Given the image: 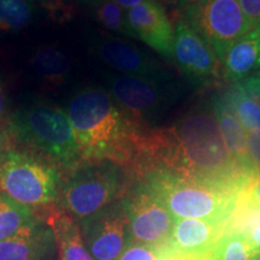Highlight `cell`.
<instances>
[{"label": "cell", "mask_w": 260, "mask_h": 260, "mask_svg": "<svg viewBox=\"0 0 260 260\" xmlns=\"http://www.w3.org/2000/svg\"><path fill=\"white\" fill-rule=\"evenodd\" d=\"M134 168L144 174L162 169L237 195L254 178L228 151L211 104L167 128L145 129Z\"/></svg>", "instance_id": "cell-1"}, {"label": "cell", "mask_w": 260, "mask_h": 260, "mask_svg": "<svg viewBox=\"0 0 260 260\" xmlns=\"http://www.w3.org/2000/svg\"><path fill=\"white\" fill-rule=\"evenodd\" d=\"M68 117L82 161H111L134 167L145 124L133 118L111 94L86 88L68 107Z\"/></svg>", "instance_id": "cell-2"}, {"label": "cell", "mask_w": 260, "mask_h": 260, "mask_svg": "<svg viewBox=\"0 0 260 260\" xmlns=\"http://www.w3.org/2000/svg\"><path fill=\"white\" fill-rule=\"evenodd\" d=\"M144 186L164 205L175 220L204 219L226 225L235 209L237 194L154 169L145 174Z\"/></svg>", "instance_id": "cell-3"}, {"label": "cell", "mask_w": 260, "mask_h": 260, "mask_svg": "<svg viewBox=\"0 0 260 260\" xmlns=\"http://www.w3.org/2000/svg\"><path fill=\"white\" fill-rule=\"evenodd\" d=\"M15 141L23 142L67 169L79 167L82 159L69 117L60 107L37 104L19 110L9 122Z\"/></svg>", "instance_id": "cell-4"}, {"label": "cell", "mask_w": 260, "mask_h": 260, "mask_svg": "<svg viewBox=\"0 0 260 260\" xmlns=\"http://www.w3.org/2000/svg\"><path fill=\"white\" fill-rule=\"evenodd\" d=\"M124 182L111 161L79 165L61 189V204L75 218L86 219L110 206L123 193Z\"/></svg>", "instance_id": "cell-5"}, {"label": "cell", "mask_w": 260, "mask_h": 260, "mask_svg": "<svg viewBox=\"0 0 260 260\" xmlns=\"http://www.w3.org/2000/svg\"><path fill=\"white\" fill-rule=\"evenodd\" d=\"M59 175L52 165L31 154L11 151L0 164V191L25 206L57 199Z\"/></svg>", "instance_id": "cell-6"}, {"label": "cell", "mask_w": 260, "mask_h": 260, "mask_svg": "<svg viewBox=\"0 0 260 260\" xmlns=\"http://www.w3.org/2000/svg\"><path fill=\"white\" fill-rule=\"evenodd\" d=\"M182 19L212 47L219 61L251 30L239 0H194L182 9Z\"/></svg>", "instance_id": "cell-7"}, {"label": "cell", "mask_w": 260, "mask_h": 260, "mask_svg": "<svg viewBox=\"0 0 260 260\" xmlns=\"http://www.w3.org/2000/svg\"><path fill=\"white\" fill-rule=\"evenodd\" d=\"M110 88L113 100L142 124L162 115L180 94L172 77L115 76L110 80Z\"/></svg>", "instance_id": "cell-8"}, {"label": "cell", "mask_w": 260, "mask_h": 260, "mask_svg": "<svg viewBox=\"0 0 260 260\" xmlns=\"http://www.w3.org/2000/svg\"><path fill=\"white\" fill-rule=\"evenodd\" d=\"M172 59L189 82L199 88H212L222 82V64L212 47L182 18L175 25Z\"/></svg>", "instance_id": "cell-9"}, {"label": "cell", "mask_w": 260, "mask_h": 260, "mask_svg": "<svg viewBox=\"0 0 260 260\" xmlns=\"http://www.w3.org/2000/svg\"><path fill=\"white\" fill-rule=\"evenodd\" d=\"M82 239L87 251L95 260H118L130 237L125 201L110 205L83 219Z\"/></svg>", "instance_id": "cell-10"}, {"label": "cell", "mask_w": 260, "mask_h": 260, "mask_svg": "<svg viewBox=\"0 0 260 260\" xmlns=\"http://www.w3.org/2000/svg\"><path fill=\"white\" fill-rule=\"evenodd\" d=\"M133 241L146 245H162L171 235L175 218L145 186L139 187L125 200Z\"/></svg>", "instance_id": "cell-11"}, {"label": "cell", "mask_w": 260, "mask_h": 260, "mask_svg": "<svg viewBox=\"0 0 260 260\" xmlns=\"http://www.w3.org/2000/svg\"><path fill=\"white\" fill-rule=\"evenodd\" d=\"M130 37L136 38L159 54L172 58L175 27L158 0H149L126 10Z\"/></svg>", "instance_id": "cell-12"}, {"label": "cell", "mask_w": 260, "mask_h": 260, "mask_svg": "<svg viewBox=\"0 0 260 260\" xmlns=\"http://www.w3.org/2000/svg\"><path fill=\"white\" fill-rule=\"evenodd\" d=\"M225 225L204 219L175 220L168 245L183 259L194 260L210 252L224 235Z\"/></svg>", "instance_id": "cell-13"}, {"label": "cell", "mask_w": 260, "mask_h": 260, "mask_svg": "<svg viewBox=\"0 0 260 260\" xmlns=\"http://www.w3.org/2000/svg\"><path fill=\"white\" fill-rule=\"evenodd\" d=\"M99 57L109 67L129 76L169 79L171 75L148 54L122 40H103L98 46Z\"/></svg>", "instance_id": "cell-14"}, {"label": "cell", "mask_w": 260, "mask_h": 260, "mask_svg": "<svg viewBox=\"0 0 260 260\" xmlns=\"http://www.w3.org/2000/svg\"><path fill=\"white\" fill-rule=\"evenodd\" d=\"M223 77L232 84L260 70V25L249 30L228 50L220 61Z\"/></svg>", "instance_id": "cell-15"}, {"label": "cell", "mask_w": 260, "mask_h": 260, "mask_svg": "<svg viewBox=\"0 0 260 260\" xmlns=\"http://www.w3.org/2000/svg\"><path fill=\"white\" fill-rule=\"evenodd\" d=\"M211 107L216 116L217 123H218L229 153L233 155L237 164L243 169L247 175L255 177L256 175L247 154V130L245 126L219 94H214L212 96Z\"/></svg>", "instance_id": "cell-16"}, {"label": "cell", "mask_w": 260, "mask_h": 260, "mask_svg": "<svg viewBox=\"0 0 260 260\" xmlns=\"http://www.w3.org/2000/svg\"><path fill=\"white\" fill-rule=\"evenodd\" d=\"M50 232L32 224L11 237L0 240V260H39L45 254Z\"/></svg>", "instance_id": "cell-17"}, {"label": "cell", "mask_w": 260, "mask_h": 260, "mask_svg": "<svg viewBox=\"0 0 260 260\" xmlns=\"http://www.w3.org/2000/svg\"><path fill=\"white\" fill-rule=\"evenodd\" d=\"M47 223L56 237L61 260H94L73 218L61 212H52L47 217Z\"/></svg>", "instance_id": "cell-18"}, {"label": "cell", "mask_w": 260, "mask_h": 260, "mask_svg": "<svg viewBox=\"0 0 260 260\" xmlns=\"http://www.w3.org/2000/svg\"><path fill=\"white\" fill-rule=\"evenodd\" d=\"M260 228V205L247 195L245 189L237 195L235 209L228 219L224 234H242L248 237Z\"/></svg>", "instance_id": "cell-19"}, {"label": "cell", "mask_w": 260, "mask_h": 260, "mask_svg": "<svg viewBox=\"0 0 260 260\" xmlns=\"http://www.w3.org/2000/svg\"><path fill=\"white\" fill-rule=\"evenodd\" d=\"M37 223L31 210L0 193V240L8 239Z\"/></svg>", "instance_id": "cell-20"}, {"label": "cell", "mask_w": 260, "mask_h": 260, "mask_svg": "<svg viewBox=\"0 0 260 260\" xmlns=\"http://www.w3.org/2000/svg\"><path fill=\"white\" fill-rule=\"evenodd\" d=\"M247 132L260 129V111L253 98L240 83H234L222 94Z\"/></svg>", "instance_id": "cell-21"}, {"label": "cell", "mask_w": 260, "mask_h": 260, "mask_svg": "<svg viewBox=\"0 0 260 260\" xmlns=\"http://www.w3.org/2000/svg\"><path fill=\"white\" fill-rule=\"evenodd\" d=\"M31 65L39 76L44 77L48 83L59 84L65 80L69 61L60 51L53 47L39 50L31 59Z\"/></svg>", "instance_id": "cell-22"}, {"label": "cell", "mask_w": 260, "mask_h": 260, "mask_svg": "<svg viewBox=\"0 0 260 260\" xmlns=\"http://www.w3.org/2000/svg\"><path fill=\"white\" fill-rule=\"evenodd\" d=\"M218 260H254L260 249L242 234H224L216 246Z\"/></svg>", "instance_id": "cell-23"}, {"label": "cell", "mask_w": 260, "mask_h": 260, "mask_svg": "<svg viewBox=\"0 0 260 260\" xmlns=\"http://www.w3.org/2000/svg\"><path fill=\"white\" fill-rule=\"evenodd\" d=\"M32 6L29 0H0V30H21L31 22Z\"/></svg>", "instance_id": "cell-24"}, {"label": "cell", "mask_w": 260, "mask_h": 260, "mask_svg": "<svg viewBox=\"0 0 260 260\" xmlns=\"http://www.w3.org/2000/svg\"><path fill=\"white\" fill-rule=\"evenodd\" d=\"M94 5L96 19L106 30L130 37L125 9L111 0H94Z\"/></svg>", "instance_id": "cell-25"}, {"label": "cell", "mask_w": 260, "mask_h": 260, "mask_svg": "<svg viewBox=\"0 0 260 260\" xmlns=\"http://www.w3.org/2000/svg\"><path fill=\"white\" fill-rule=\"evenodd\" d=\"M118 260H159L158 247L146 243L130 245Z\"/></svg>", "instance_id": "cell-26"}, {"label": "cell", "mask_w": 260, "mask_h": 260, "mask_svg": "<svg viewBox=\"0 0 260 260\" xmlns=\"http://www.w3.org/2000/svg\"><path fill=\"white\" fill-rule=\"evenodd\" d=\"M247 154L256 176L260 175V129L247 133Z\"/></svg>", "instance_id": "cell-27"}, {"label": "cell", "mask_w": 260, "mask_h": 260, "mask_svg": "<svg viewBox=\"0 0 260 260\" xmlns=\"http://www.w3.org/2000/svg\"><path fill=\"white\" fill-rule=\"evenodd\" d=\"M251 29L260 25V0H239Z\"/></svg>", "instance_id": "cell-28"}, {"label": "cell", "mask_w": 260, "mask_h": 260, "mask_svg": "<svg viewBox=\"0 0 260 260\" xmlns=\"http://www.w3.org/2000/svg\"><path fill=\"white\" fill-rule=\"evenodd\" d=\"M15 138L12 135L11 130H10L9 123L4 124L0 123V164L4 160V158L8 155V153L12 151L11 147L14 145Z\"/></svg>", "instance_id": "cell-29"}, {"label": "cell", "mask_w": 260, "mask_h": 260, "mask_svg": "<svg viewBox=\"0 0 260 260\" xmlns=\"http://www.w3.org/2000/svg\"><path fill=\"white\" fill-rule=\"evenodd\" d=\"M243 189L253 201L260 205V175L252 178L251 182Z\"/></svg>", "instance_id": "cell-30"}, {"label": "cell", "mask_w": 260, "mask_h": 260, "mask_svg": "<svg viewBox=\"0 0 260 260\" xmlns=\"http://www.w3.org/2000/svg\"><path fill=\"white\" fill-rule=\"evenodd\" d=\"M237 83L241 84L243 88H245L247 92H248L249 95H251L253 98V100H254V102H255L256 106H258V109H259V111H260V90L256 88V87L252 86V84L245 82V81H241V82H237Z\"/></svg>", "instance_id": "cell-31"}, {"label": "cell", "mask_w": 260, "mask_h": 260, "mask_svg": "<svg viewBox=\"0 0 260 260\" xmlns=\"http://www.w3.org/2000/svg\"><path fill=\"white\" fill-rule=\"evenodd\" d=\"M111 2L116 3L117 5H119L123 9L129 10L132 8H135V6H138L140 4H142V3L149 2V0H111Z\"/></svg>", "instance_id": "cell-32"}, {"label": "cell", "mask_w": 260, "mask_h": 260, "mask_svg": "<svg viewBox=\"0 0 260 260\" xmlns=\"http://www.w3.org/2000/svg\"><path fill=\"white\" fill-rule=\"evenodd\" d=\"M242 81H245V82L252 84V86L256 87V88H258V89L260 90V70L256 71L255 74L251 75V76L247 77V79L242 80Z\"/></svg>", "instance_id": "cell-33"}, {"label": "cell", "mask_w": 260, "mask_h": 260, "mask_svg": "<svg viewBox=\"0 0 260 260\" xmlns=\"http://www.w3.org/2000/svg\"><path fill=\"white\" fill-rule=\"evenodd\" d=\"M195 260H218V255H217V251H216V247L213 249H211L210 252L205 253L204 255H201L200 258L195 259Z\"/></svg>", "instance_id": "cell-34"}, {"label": "cell", "mask_w": 260, "mask_h": 260, "mask_svg": "<svg viewBox=\"0 0 260 260\" xmlns=\"http://www.w3.org/2000/svg\"><path fill=\"white\" fill-rule=\"evenodd\" d=\"M6 110V98L4 94V90L2 88V84H0V118L4 116Z\"/></svg>", "instance_id": "cell-35"}, {"label": "cell", "mask_w": 260, "mask_h": 260, "mask_svg": "<svg viewBox=\"0 0 260 260\" xmlns=\"http://www.w3.org/2000/svg\"><path fill=\"white\" fill-rule=\"evenodd\" d=\"M248 237L251 239V241L260 249V228L259 229H255L254 232H252L251 235H249Z\"/></svg>", "instance_id": "cell-36"}, {"label": "cell", "mask_w": 260, "mask_h": 260, "mask_svg": "<svg viewBox=\"0 0 260 260\" xmlns=\"http://www.w3.org/2000/svg\"><path fill=\"white\" fill-rule=\"evenodd\" d=\"M172 2H174L178 8L183 9L184 6H187L188 4H190V3H193L194 0H172Z\"/></svg>", "instance_id": "cell-37"}, {"label": "cell", "mask_w": 260, "mask_h": 260, "mask_svg": "<svg viewBox=\"0 0 260 260\" xmlns=\"http://www.w3.org/2000/svg\"><path fill=\"white\" fill-rule=\"evenodd\" d=\"M254 260H260V255H258V256H256V258H255Z\"/></svg>", "instance_id": "cell-38"}, {"label": "cell", "mask_w": 260, "mask_h": 260, "mask_svg": "<svg viewBox=\"0 0 260 260\" xmlns=\"http://www.w3.org/2000/svg\"><path fill=\"white\" fill-rule=\"evenodd\" d=\"M183 260H188V259H183Z\"/></svg>", "instance_id": "cell-39"}]
</instances>
